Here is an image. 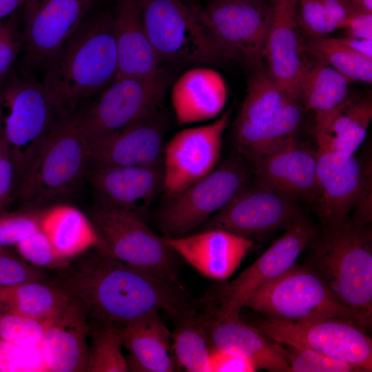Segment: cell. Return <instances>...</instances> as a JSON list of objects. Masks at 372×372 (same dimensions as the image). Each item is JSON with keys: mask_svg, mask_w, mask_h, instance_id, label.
<instances>
[{"mask_svg": "<svg viewBox=\"0 0 372 372\" xmlns=\"http://www.w3.org/2000/svg\"><path fill=\"white\" fill-rule=\"evenodd\" d=\"M81 256L60 285L85 309L87 320L124 325L151 310L173 319L205 307L179 282L119 260L96 247Z\"/></svg>", "mask_w": 372, "mask_h": 372, "instance_id": "obj_1", "label": "cell"}, {"mask_svg": "<svg viewBox=\"0 0 372 372\" xmlns=\"http://www.w3.org/2000/svg\"><path fill=\"white\" fill-rule=\"evenodd\" d=\"M42 84L58 107L76 104L103 90L118 71L113 14L87 17L44 65Z\"/></svg>", "mask_w": 372, "mask_h": 372, "instance_id": "obj_2", "label": "cell"}, {"mask_svg": "<svg viewBox=\"0 0 372 372\" xmlns=\"http://www.w3.org/2000/svg\"><path fill=\"white\" fill-rule=\"evenodd\" d=\"M310 266L366 331L372 322V234L347 219L324 225L312 240Z\"/></svg>", "mask_w": 372, "mask_h": 372, "instance_id": "obj_3", "label": "cell"}, {"mask_svg": "<svg viewBox=\"0 0 372 372\" xmlns=\"http://www.w3.org/2000/svg\"><path fill=\"white\" fill-rule=\"evenodd\" d=\"M73 111L62 116L17 183V194L29 206L40 207L69 196L85 177L87 141Z\"/></svg>", "mask_w": 372, "mask_h": 372, "instance_id": "obj_4", "label": "cell"}, {"mask_svg": "<svg viewBox=\"0 0 372 372\" xmlns=\"http://www.w3.org/2000/svg\"><path fill=\"white\" fill-rule=\"evenodd\" d=\"M245 307L269 319L308 322L341 318L353 321L361 327L355 315L335 297L310 265L294 264L260 287Z\"/></svg>", "mask_w": 372, "mask_h": 372, "instance_id": "obj_5", "label": "cell"}, {"mask_svg": "<svg viewBox=\"0 0 372 372\" xmlns=\"http://www.w3.org/2000/svg\"><path fill=\"white\" fill-rule=\"evenodd\" d=\"M2 103L7 110L3 136L16 171V187L35 160L55 125L66 113L50 100L42 83L16 79L5 89Z\"/></svg>", "mask_w": 372, "mask_h": 372, "instance_id": "obj_6", "label": "cell"}, {"mask_svg": "<svg viewBox=\"0 0 372 372\" xmlns=\"http://www.w3.org/2000/svg\"><path fill=\"white\" fill-rule=\"evenodd\" d=\"M139 1L145 30L159 61L205 64L226 59L183 0Z\"/></svg>", "mask_w": 372, "mask_h": 372, "instance_id": "obj_7", "label": "cell"}, {"mask_svg": "<svg viewBox=\"0 0 372 372\" xmlns=\"http://www.w3.org/2000/svg\"><path fill=\"white\" fill-rule=\"evenodd\" d=\"M170 81V74L164 68L146 78H115L94 103L78 113L79 127L87 143L160 111Z\"/></svg>", "mask_w": 372, "mask_h": 372, "instance_id": "obj_8", "label": "cell"}, {"mask_svg": "<svg viewBox=\"0 0 372 372\" xmlns=\"http://www.w3.org/2000/svg\"><path fill=\"white\" fill-rule=\"evenodd\" d=\"M227 59L260 64L273 19L271 0H212L191 6Z\"/></svg>", "mask_w": 372, "mask_h": 372, "instance_id": "obj_9", "label": "cell"}, {"mask_svg": "<svg viewBox=\"0 0 372 372\" xmlns=\"http://www.w3.org/2000/svg\"><path fill=\"white\" fill-rule=\"evenodd\" d=\"M250 177L249 167L238 154L176 196L167 198L157 216L163 236L182 237L203 225L249 185Z\"/></svg>", "mask_w": 372, "mask_h": 372, "instance_id": "obj_10", "label": "cell"}, {"mask_svg": "<svg viewBox=\"0 0 372 372\" xmlns=\"http://www.w3.org/2000/svg\"><path fill=\"white\" fill-rule=\"evenodd\" d=\"M90 220L99 238L96 249L159 278L178 282L179 256L145 220L125 212L96 207L91 211Z\"/></svg>", "mask_w": 372, "mask_h": 372, "instance_id": "obj_11", "label": "cell"}, {"mask_svg": "<svg viewBox=\"0 0 372 372\" xmlns=\"http://www.w3.org/2000/svg\"><path fill=\"white\" fill-rule=\"evenodd\" d=\"M318 231L301 214L250 266L236 278L204 298L209 310L218 316L239 315L250 296L262 285L278 277L296 262Z\"/></svg>", "mask_w": 372, "mask_h": 372, "instance_id": "obj_12", "label": "cell"}, {"mask_svg": "<svg viewBox=\"0 0 372 372\" xmlns=\"http://www.w3.org/2000/svg\"><path fill=\"white\" fill-rule=\"evenodd\" d=\"M256 328L270 340L314 350L349 363L361 371H372V341L353 321L327 318L289 322L266 318Z\"/></svg>", "mask_w": 372, "mask_h": 372, "instance_id": "obj_13", "label": "cell"}, {"mask_svg": "<svg viewBox=\"0 0 372 372\" xmlns=\"http://www.w3.org/2000/svg\"><path fill=\"white\" fill-rule=\"evenodd\" d=\"M230 116L228 110L214 123L183 130L165 143L163 192L167 198L176 196L216 167Z\"/></svg>", "mask_w": 372, "mask_h": 372, "instance_id": "obj_14", "label": "cell"}, {"mask_svg": "<svg viewBox=\"0 0 372 372\" xmlns=\"http://www.w3.org/2000/svg\"><path fill=\"white\" fill-rule=\"evenodd\" d=\"M86 176L94 207L125 212L145 220L155 198L163 191L164 166L88 164Z\"/></svg>", "mask_w": 372, "mask_h": 372, "instance_id": "obj_15", "label": "cell"}, {"mask_svg": "<svg viewBox=\"0 0 372 372\" xmlns=\"http://www.w3.org/2000/svg\"><path fill=\"white\" fill-rule=\"evenodd\" d=\"M302 214L298 204L258 183L246 186L203 225L250 238L287 228Z\"/></svg>", "mask_w": 372, "mask_h": 372, "instance_id": "obj_16", "label": "cell"}, {"mask_svg": "<svg viewBox=\"0 0 372 372\" xmlns=\"http://www.w3.org/2000/svg\"><path fill=\"white\" fill-rule=\"evenodd\" d=\"M98 1L26 0L21 37L29 64L44 67Z\"/></svg>", "mask_w": 372, "mask_h": 372, "instance_id": "obj_17", "label": "cell"}, {"mask_svg": "<svg viewBox=\"0 0 372 372\" xmlns=\"http://www.w3.org/2000/svg\"><path fill=\"white\" fill-rule=\"evenodd\" d=\"M273 19L262 61L273 79L299 102V90L308 56L297 18L298 0H271Z\"/></svg>", "mask_w": 372, "mask_h": 372, "instance_id": "obj_18", "label": "cell"}, {"mask_svg": "<svg viewBox=\"0 0 372 372\" xmlns=\"http://www.w3.org/2000/svg\"><path fill=\"white\" fill-rule=\"evenodd\" d=\"M316 156L318 194L315 207L324 226L349 218L371 168L364 167L351 154L317 149Z\"/></svg>", "mask_w": 372, "mask_h": 372, "instance_id": "obj_19", "label": "cell"}, {"mask_svg": "<svg viewBox=\"0 0 372 372\" xmlns=\"http://www.w3.org/2000/svg\"><path fill=\"white\" fill-rule=\"evenodd\" d=\"M257 183L298 203H316V150L298 138L251 161Z\"/></svg>", "mask_w": 372, "mask_h": 372, "instance_id": "obj_20", "label": "cell"}, {"mask_svg": "<svg viewBox=\"0 0 372 372\" xmlns=\"http://www.w3.org/2000/svg\"><path fill=\"white\" fill-rule=\"evenodd\" d=\"M165 118L160 111L107 137L87 143L88 164L163 165Z\"/></svg>", "mask_w": 372, "mask_h": 372, "instance_id": "obj_21", "label": "cell"}, {"mask_svg": "<svg viewBox=\"0 0 372 372\" xmlns=\"http://www.w3.org/2000/svg\"><path fill=\"white\" fill-rule=\"evenodd\" d=\"M164 238L179 257L203 276L217 280L229 278L254 246L251 238L219 229Z\"/></svg>", "mask_w": 372, "mask_h": 372, "instance_id": "obj_22", "label": "cell"}, {"mask_svg": "<svg viewBox=\"0 0 372 372\" xmlns=\"http://www.w3.org/2000/svg\"><path fill=\"white\" fill-rule=\"evenodd\" d=\"M294 101L270 74L263 62L252 68L246 95L234 125L236 149L280 122Z\"/></svg>", "mask_w": 372, "mask_h": 372, "instance_id": "obj_23", "label": "cell"}, {"mask_svg": "<svg viewBox=\"0 0 372 372\" xmlns=\"http://www.w3.org/2000/svg\"><path fill=\"white\" fill-rule=\"evenodd\" d=\"M87 313L75 298L50 321L40 345L45 371H85L89 347Z\"/></svg>", "mask_w": 372, "mask_h": 372, "instance_id": "obj_24", "label": "cell"}, {"mask_svg": "<svg viewBox=\"0 0 372 372\" xmlns=\"http://www.w3.org/2000/svg\"><path fill=\"white\" fill-rule=\"evenodd\" d=\"M208 342L211 348L250 359L256 368L272 372H290L289 365L275 342L256 328L242 322L239 315L218 316L205 307Z\"/></svg>", "mask_w": 372, "mask_h": 372, "instance_id": "obj_25", "label": "cell"}, {"mask_svg": "<svg viewBox=\"0 0 372 372\" xmlns=\"http://www.w3.org/2000/svg\"><path fill=\"white\" fill-rule=\"evenodd\" d=\"M122 345L128 351L127 371L172 372L177 366L172 349L171 332L158 310L153 309L120 326Z\"/></svg>", "mask_w": 372, "mask_h": 372, "instance_id": "obj_26", "label": "cell"}, {"mask_svg": "<svg viewBox=\"0 0 372 372\" xmlns=\"http://www.w3.org/2000/svg\"><path fill=\"white\" fill-rule=\"evenodd\" d=\"M118 71L115 78H146L161 69L145 32L139 0H116L113 12Z\"/></svg>", "mask_w": 372, "mask_h": 372, "instance_id": "obj_27", "label": "cell"}, {"mask_svg": "<svg viewBox=\"0 0 372 372\" xmlns=\"http://www.w3.org/2000/svg\"><path fill=\"white\" fill-rule=\"evenodd\" d=\"M226 101L225 82L220 73L211 68L186 71L172 89V105L179 125L216 117Z\"/></svg>", "mask_w": 372, "mask_h": 372, "instance_id": "obj_28", "label": "cell"}, {"mask_svg": "<svg viewBox=\"0 0 372 372\" xmlns=\"http://www.w3.org/2000/svg\"><path fill=\"white\" fill-rule=\"evenodd\" d=\"M372 119L370 96H349L334 109L315 115L318 149L354 154Z\"/></svg>", "mask_w": 372, "mask_h": 372, "instance_id": "obj_29", "label": "cell"}, {"mask_svg": "<svg viewBox=\"0 0 372 372\" xmlns=\"http://www.w3.org/2000/svg\"><path fill=\"white\" fill-rule=\"evenodd\" d=\"M40 229L57 256L67 261L100 242L90 218L69 205L55 204L41 210Z\"/></svg>", "mask_w": 372, "mask_h": 372, "instance_id": "obj_30", "label": "cell"}, {"mask_svg": "<svg viewBox=\"0 0 372 372\" xmlns=\"http://www.w3.org/2000/svg\"><path fill=\"white\" fill-rule=\"evenodd\" d=\"M72 297L60 285L45 281L0 286V309L39 320L56 316Z\"/></svg>", "mask_w": 372, "mask_h": 372, "instance_id": "obj_31", "label": "cell"}, {"mask_svg": "<svg viewBox=\"0 0 372 372\" xmlns=\"http://www.w3.org/2000/svg\"><path fill=\"white\" fill-rule=\"evenodd\" d=\"M307 56L299 102L318 115L334 109L349 97L350 82L328 64Z\"/></svg>", "mask_w": 372, "mask_h": 372, "instance_id": "obj_32", "label": "cell"}, {"mask_svg": "<svg viewBox=\"0 0 372 372\" xmlns=\"http://www.w3.org/2000/svg\"><path fill=\"white\" fill-rule=\"evenodd\" d=\"M204 308L189 310L172 319L174 324L172 349L177 368L189 372H211Z\"/></svg>", "mask_w": 372, "mask_h": 372, "instance_id": "obj_33", "label": "cell"}, {"mask_svg": "<svg viewBox=\"0 0 372 372\" xmlns=\"http://www.w3.org/2000/svg\"><path fill=\"white\" fill-rule=\"evenodd\" d=\"M307 55L328 64L350 83L372 82V58L356 53L328 36L304 38Z\"/></svg>", "mask_w": 372, "mask_h": 372, "instance_id": "obj_34", "label": "cell"}, {"mask_svg": "<svg viewBox=\"0 0 372 372\" xmlns=\"http://www.w3.org/2000/svg\"><path fill=\"white\" fill-rule=\"evenodd\" d=\"M120 326L96 322H93L92 327L89 324L91 344L85 372L127 371Z\"/></svg>", "mask_w": 372, "mask_h": 372, "instance_id": "obj_35", "label": "cell"}, {"mask_svg": "<svg viewBox=\"0 0 372 372\" xmlns=\"http://www.w3.org/2000/svg\"><path fill=\"white\" fill-rule=\"evenodd\" d=\"M52 319L39 320L0 309V338L21 348L39 347Z\"/></svg>", "mask_w": 372, "mask_h": 372, "instance_id": "obj_36", "label": "cell"}, {"mask_svg": "<svg viewBox=\"0 0 372 372\" xmlns=\"http://www.w3.org/2000/svg\"><path fill=\"white\" fill-rule=\"evenodd\" d=\"M276 343L280 351L286 358L289 365L290 372L361 371L358 367L349 363L310 349Z\"/></svg>", "mask_w": 372, "mask_h": 372, "instance_id": "obj_37", "label": "cell"}, {"mask_svg": "<svg viewBox=\"0 0 372 372\" xmlns=\"http://www.w3.org/2000/svg\"><path fill=\"white\" fill-rule=\"evenodd\" d=\"M41 210L0 214V247L16 245L40 229Z\"/></svg>", "mask_w": 372, "mask_h": 372, "instance_id": "obj_38", "label": "cell"}, {"mask_svg": "<svg viewBox=\"0 0 372 372\" xmlns=\"http://www.w3.org/2000/svg\"><path fill=\"white\" fill-rule=\"evenodd\" d=\"M15 246L22 258L37 267H64L69 262L57 256L48 237L40 229Z\"/></svg>", "mask_w": 372, "mask_h": 372, "instance_id": "obj_39", "label": "cell"}, {"mask_svg": "<svg viewBox=\"0 0 372 372\" xmlns=\"http://www.w3.org/2000/svg\"><path fill=\"white\" fill-rule=\"evenodd\" d=\"M297 18L304 38L328 36L337 30L321 0H298Z\"/></svg>", "mask_w": 372, "mask_h": 372, "instance_id": "obj_40", "label": "cell"}, {"mask_svg": "<svg viewBox=\"0 0 372 372\" xmlns=\"http://www.w3.org/2000/svg\"><path fill=\"white\" fill-rule=\"evenodd\" d=\"M45 371L40 351L21 348L0 338V372Z\"/></svg>", "mask_w": 372, "mask_h": 372, "instance_id": "obj_41", "label": "cell"}, {"mask_svg": "<svg viewBox=\"0 0 372 372\" xmlns=\"http://www.w3.org/2000/svg\"><path fill=\"white\" fill-rule=\"evenodd\" d=\"M44 274L20 256L0 247V286H10L23 282L43 281Z\"/></svg>", "mask_w": 372, "mask_h": 372, "instance_id": "obj_42", "label": "cell"}, {"mask_svg": "<svg viewBox=\"0 0 372 372\" xmlns=\"http://www.w3.org/2000/svg\"><path fill=\"white\" fill-rule=\"evenodd\" d=\"M14 17L7 21L0 20V84L8 74L22 45Z\"/></svg>", "mask_w": 372, "mask_h": 372, "instance_id": "obj_43", "label": "cell"}, {"mask_svg": "<svg viewBox=\"0 0 372 372\" xmlns=\"http://www.w3.org/2000/svg\"><path fill=\"white\" fill-rule=\"evenodd\" d=\"M15 188L14 164L0 129V214L6 211Z\"/></svg>", "mask_w": 372, "mask_h": 372, "instance_id": "obj_44", "label": "cell"}, {"mask_svg": "<svg viewBox=\"0 0 372 372\" xmlns=\"http://www.w3.org/2000/svg\"><path fill=\"white\" fill-rule=\"evenodd\" d=\"M211 372H254L258 369L249 358L230 351L211 348Z\"/></svg>", "mask_w": 372, "mask_h": 372, "instance_id": "obj_45", "label": "cell"}, {"mask_svg": "<svg viewBox=\"0 0 372 372\" xmlns=\"http://www.w3.org/2000/svg\"><path fill=\"white\" fill-rule=\"evenodd\" d=\"M347 36L372 39V13L354 11L341 24Z\"/></svg>", "mask_w": 372, "mask_h": 372, "instance_id": "obj_46", "label": "cell"}, {"mask_svg": "<svg viewBox=\"0 0 372 372\" xmlns=\"http://www.w3.org/2000/svg\"><path fill=\"white\" fill-rule=\"evenodd\" d=\"M371 174L367 177L355 200L353 220L363 225H369L372 220Z\"/></svg>", "mask_w": 372, "mask_h": 372, "instance_id": "obj_47", "label": "cell"}, {"mask_svg": "<svg viewBox=\"0 0 372 372\" xmlns=\"http://www.w3.org/2000/svg\"><path fill=\"white\" fill-rule=\"evenodd\" d=\"M331 20L340 29L341 24L355 10L351 0H321Z\"/></svg>", "mask_w": 372, "mask_h": 372, "instance_id": "obj_48", "label": "cell"}, {"mask_svg": "<svg viewBox=\"0 0 372 372\" xmlns=\"http://www.w3.org/2000/svg\"><path fill=\"white\" fill-rule=\"evenodd\" d=\"M337 41L350 49L362 55L372 58V39L346 36L336 38Z\"/></svg>", "mask_w": 372, "mask_h": 372, "instance_id": "obj_49", "label": "cell"}, {"mask_svg": "<svg viewBox=\"0 0 372 372\" xmlns=\"http://www.w3.org/2000/svg\"><path fill=\"white\" fill-rule=\"evenodd\" d=\"M26 0H0V20L14 13Z\"/></svg>", "mask_w": 372, "mask_h": 372, "instance_id": "obj_50", "label": "cell"}, {"mask_svg": "<svg viewBox=\"0 0 372 372\" xmlns=\"http://www.w3.org/2000/svg\"><path fill=\"white\" fill-rule=\"evenodd\" d=\"M355 11L372 13V0H351Z\"/></svg>", "mask_w": 372, "mask_h": 372, "instance_id": "obj_51", "label": "cell"}, {"mask_svg": "<svg viewBox=\"0 0 372 372\" xmlns=\"http://www.w3.org/2000/svg\"><path fill=\"white\" fill-rule=\"evenodd\" d=\"M186 4L189 6H200L198 3V0H183Z\"/></svg>", "mask_w": 372, "mask_h": 372, "instance_id": "obj_52", "label": "cell"}]
</instances>
